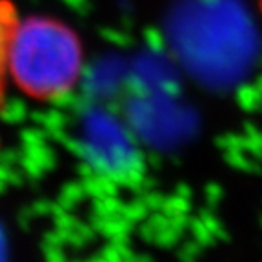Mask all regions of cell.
I'll return each mask as SVG.
<instances>
[{"label": "cell", "instance_id": "obj_1", "mask_svg": "<svg viewBox=\"0 0 262 262\" xmlns=\"http://www.w3.org/2000/svg\"><path fill=\"white\" fill-rule=\"evenodd\" d=\"M82 60L80 40L60 20L18 18L8 48V80L28 97L53 100L73 90Z\"/></svg>", "mask_w": 262, "mask_h": 262}, {"label": "cell", "instance_id": "obj_2", "mask_svg": "<svg viewBox=\"0 0 262 262\" xmlns=\"http://www.w3.org/2000/svg\"><path fill=\"white\" fill-rule=\"evenodd\" d=\"M20 16L9 0H0V102L8 84V48Z\"/></svg>", "mask_w": 262, "mask_h": 262}, {"label": "cell", "instance_id": "obj_3", "mask_svg": "<svg viewBox=\"0 0 262 262\" xmlns=\"http://www.w3.org/2000/svg\"><path fill=\"white\" fill-rule=\"evenodd\" d=\"M258 6H260V11H262V0H258Z\"/></svg>", "mask_w": 262, "mask_h": 262}]
</instances>
